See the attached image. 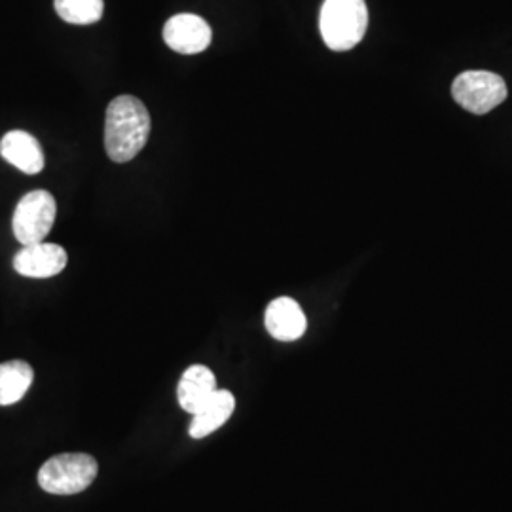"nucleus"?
Segmentation results:
<instances>
[{"label":"nucleus","mask_w":512,"mask_h":512,"mask_svg":"<svg viewBox=\"0 0 512 512\" xmlns=\"http://www.w3.org/2000/svg\"><path fill=\"white\" fill-rule=\"evenodd\" d=\"M368 8L365 0H325L319 29L332 52H348L365 38Z\"/></svg>","instance_id":"obj_2"},{"label":"nucleus","mask_w":512,"mask_h":512,"mask_svg":"<svg viewBox=\"0 0 512 512\" xmlns=\"http://www.w3.org/2000/svg\"><path fill=\"white\" fill-rule=\"evenodd\" d=\"M67 266V251L55 243H33L23 245V249L14 256V270L23 277L46 279L61 274Z\"/></svg>","instance_id":"obj_7"},{"label":"nucleus","mask_w":512,"mask_h":512,"mask_svg":"<svg viewBox=\"0 0 512 512\" xmlns=\"http://www.w3.org/2000/svg\"><path fill=\"white\" fill-rule=\"evenodd\" d=\"M35 380L33 366L25 361H8L0 365V406L19 403Z\"/></svg>","instance_id":"obj_12"},{"label":"nucleus","mask_w":512,"mask_h":512,"mask_svg":"<svg viewBox=\"0 0 512 512\" xmlns=\"http://www.w3.org/2000/svg\"><path fill=\"white\" fill-rule=\"evenodd\" d=\"M264 323L270 336L279 342H294L302 338L308 329V321L300 304L289 296H281L270 302V306L266 308Z\"/></svg>","instance_id":"obj_8"},{"label":"nucleus","mask_w":512,"mask_h":512,"mask_svg":"<svg viewBox=\"0 0 512 512\" xmlns=\"http://www.w3.org/2000/svg\"><path fill=\"white\" fill-rule=\"evenodd\" d=\"M0 156L25 175H37L44 169V152L40 143L23 129L8 131L0 139Z\"/></svg>","instance_id":"obj_9"},{"label":"nucleus","mask_w":512,"mask_h":512,"mask_svg":"<svg viewBox=\"0 0 512 512\" xmlns=\"http://www.w3.org/2000/svg\"><path fill=\"white\" fill-rule=\"evenodd\" d=\"M217 378L211 368L194 365L184 370L183 378L177 387V399L184 412L196 414L217 391Z\"/></svg>","instance_id":"obj_10"},{"label":"nucleus","mask_w":512,"mask_h":512,"mask_svg":"<svg viewBox=\"0 0 512 512\" xmlns=\"http://www.w3.org/2000/svg\"><path fill=\"white\" fill-rule=\"evenodd\" d=\"M57 205L48 190H33L19 200L14 211L12 230L21 245L44 241L54 228Z\"/></svg>","instance_id":"obj_5"},{"label":"nucleus","mask_w":512,"mask_h":512,"mask_svg":"<svg viewBox=\"0 0 512 512\" xmlns=\"http://www.w3.org/2000/svg\"><path fill=\"white\" fill-rule=\"evenodd\" d=\"M507 84L490 71H465L452 84V97L459 107L482 116L497 109L507 99Z\"/></svg>","instance_id":"obj_4"},{"label":"nucleus","mask_w":512,"mask_h":512,"mask_svg":"<svg viewBox=\"0 0 512 512\" xmlns=\"http://www.w3.org/2000/svg\"><path fill=\"white\" fill-rule=\"evenodd\" d=\"M234 410H236V397L226 389H217L213 397L203 404L196 414H192V421L188 427L190 437L192 439L209 437L230 420Z\"/></svg>","instance_id":"obj_11"},{"label":"nucleus","mask_w":512,"mask_h":512,"mask_svg":"<svg viewBox=\"0 0 512 512\" xmlns=\"http://www.w3.org/2000/svg\"><path fill=\"white\" fill-rule=\"evenodd\" d=\"M150 114L141 99L120 95L110 101L105 118V148L116 164L131 162L147 145Z\"/></svg>","instance_id":"obj_1"},{"label":"nucleus","mask_w":512,"mask_h":512,"mask_svg":"<svg viewBox=\"0 0 512 512\" xmlns=\"http://www.w3.org/2000/svg\"><path fill=\"white\" fill-rule=\"evenodd\" d=\"M103 0H55L57 16L73 25H92L103 18Z\"/></svg>","instance_id":"obj_13"},{"label":"nucleus","mask_w":512,"mask_h":512,"mask_svg":"<svg viewBox=\"0 0 512 512\" xmlns=\"http://www.w3.org/2000/svg\"><path fill=\"white\" fill-rule=\"evenodd\" d=\"M211 27L196 14H179L165 23V44L184 55L200 54L211 44Z\"/></svg>","instance_id":"obj_6"},{"label":"nucleus","mask_w":512,"mask_h":512,"mask_svg":"<svg viewBox=\"0 0 512 512\" xmlns=\"http://www.w3.org/2000/svg\"><path fill=\"white\" fill-rule=\"evenodd\" d=\"M99 473L97 461L88 454H59L48 459L38 471V484L44 492L74 495L88 490Z\"/></svg>","instance_id":"obj_3"}]
</instances>
